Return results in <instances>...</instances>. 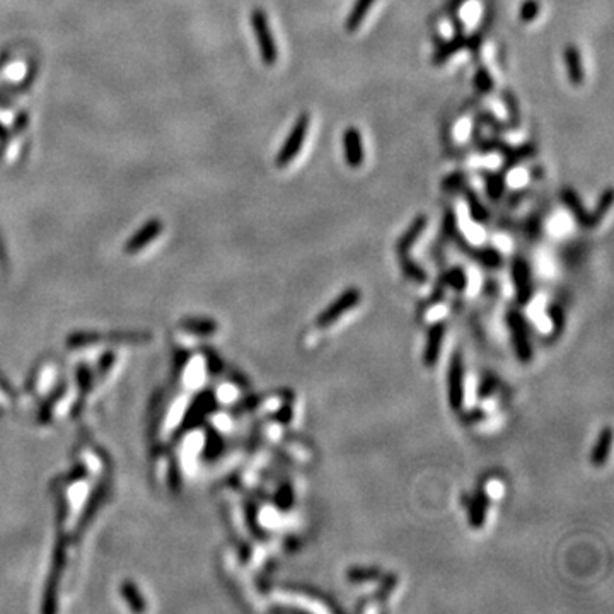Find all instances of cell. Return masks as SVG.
Returning a JSON list of instances; mask_svg holds the SVG:
<instances>
[{"label": "cell", "instance_id": "17", "mask_svg": "<svg viewBox=\"0 0 614 614\" xmlns=\"http://www.w3.org/2000/svg\"><path fill=\"white\" fill-rule=\"evenodd\" d=\"M611 428H604V430L599 434L597 439V444L594 445V450H592V464L594 466H602L606 463L609 456V449H611Z\"/></svg>", "mask_w": 614, "mask_h": 614}, {"label": "cell", "instance_id": "18", "mask_svg": "<svg viewBox=\"0 0 614 614\" xmlns=\"http://www.w3.org/2000/svg\"><path fill=\"white\" fill-rule=\"evenodd\" d=\"M483 181H485V190L492 200H500L505 193V180L500 173L492 171H483Z\"/></svg>", "mask_w": 614, "mask_h": 614}, {"label": "cell", "instance_id": "1", "mask_svg": "<svg viewBox=\"0 0 614 614\" xmlns=\"http://www.w3.org/2000/svg\"><path fill=\"white\" fill-rule=\"evenodd\" d=\"M251 28L254 38H256L258 50H260L261 61L267 67H274L278 61V46L274 32H271L270 23H268L267 12L260 7H256L251 12Z\"/></svg>", "mask_w": 614, "mask_h": 614}, {"label": "cell", "instance_id": "24", "mask_svg": "<svg viewBox=\"0 0 614 614\" xmlns=\"http://www.w3.org/2000/svg\"><path fill=\"white\" fill-rule=\"evenodd\" d=\"M539 10L541 6L537 0H524V2L521 3V7H519V19L526 24L533 23V21H536L537 16H539Z\"/></svg>", "mask_w": 614, "mask_h": 614}, {"label": "cell", "instance_id": "20", "mask_svg": "<svg viewBox=\"0 0 614 614\" xmlns=\"http://www.w3.org/2000/svg\"><path fill=\"white\" fill-rule=\"evenodd\" d=\"M611 205H613V190L611 188H606V190L601 193V196H599L597 203H595V209L591 212L594 225H597L602 219H604V215L609 212Z\"/></svg>", "mask_w": 614, "mask_h": 614}, {"label": "cell", "instance_id": "26", "mask_svg": "<svg viewBox=\"0 0 614 614\" xmlns=\"http://www.w3.org/2000/svg\"><path fill=\"white\" fill-rule=\"evenodd\" d=\"M466 184H468L466 174H463V173L449 174V176H445V180L442 181V188H444V190H447V191H459V190H463Z\"/></svg>", "mask_w": 614, "mask_h": 614}, {"label": "cell", "instance_id": "27", "mask_svg": "<svg viewBox=\"0 0 614 614\" xmlns=\"http://www.w3.org/2000/svg\"><path fill=\"white\" fill-rule=\"evenodd\" d=\"M381 573L377 570L372 568H354L348 572V579L352 582H367V580H376L379 579Z\"/></svg>", "mask_w": 614, "mask_h": 614}, {"label": "cell", "instance_id": "7", "mask_svg": "<svg viewBox=\"0 0 614 614\" xmlns=\"http://www.w3.org/2000/svg\"><path fill=\"white\" fill-rule=\"evenodd\" d=\"M343 155L348 168L358 169L363 164L365 152H363L362 133L357 126H348L343 133Z\"/></svg>", "mask_w": 614, "mask_h": 614}, {"label": "cell", "instance_id": "5", "mask_svg": "<svg viewBox=\"0 0 614 614\" xmlns=\"http://www.w3.org/2000/svg\"><path fill=\"white\" fill-rule=\"evenodd\" d=\"M358 303H361V292H358V289L345 290L335 303L329 304V306L319 314L318 326H323V328H325V326L333 325V323L338 321L341 316H345L354 307H357Z\"/></svg>", "mask_w": 614, "mask_h": 614}, {"label": "cell", "instance_id": "29", "mask_svg": "<svg viewBox=\"0 0 614 614\" xmlns=\"http://www.w3.org/2000/svg\"><path fill=\"white\" fill-rule=\"evenodd\" d=\"M444 278L449 285L456 287V289L459 290L466 289V275H464V271L461 270V268H454V270L449 271Z\"/></svg>", "mask_w": 614, "mask_h": 614}, {"label": "cell", "instance_id": "14", "mask_svg": "<svg viewBox=\"0 0 614 614\" xmlns=\"http://www.w3.org/2000/svg\"><path fill=\"white\" fill-rule=\"evenodd\" d=\"M374 3H376V0H355L350 12H348L347 21H345V28H347L348 32L358 31V28L362 26Z\"/></svg>", "mask_w": 614, "mask_h": 614}, {"label": "cell", "instance_id": "16", "mask_svg": "<svg viewBox=\"0 0 614 614\" xmlns=\"http://www.w3.org/2000/svg\"><path fill=\"white\" fill-rule=\"evenodd\" d=\"M463 249H466L478 263H481L486 268H499L502 265V254L497 251L495 248H468V242H463Z\"/></svg>", "mask_w": 614, "mask_h": 614}, {"label": "cell", "instance_id": "11", "mask_svg": "<svg viewBox=\"0 0 614 614\" xmlns=\"http://www.w3.org/2000/svg\"><path fill=\"white\" fill-rule=\"evenodd\" d=\"M161 231H162L161 220H157V219L148 220V222L145 224L144 227H142L140 231L137 232V234L133 236L128 242H126L125 251L128 254L142 251V249H144L148 242H152L159 234H161Z\"/></svg>", "mask_w": 614, "mask_h": 614}, {"label": "cell", "instance_id": "4", "mask_svg": "<svg viewBox=\"0 0 614 614\" xmlns=\"http://www.w3.org/2000/svg\"><path fill=\"white\" fill-rule=\"evenodd\" d=\"M447 394L449 405L454 412H461L464 405V365L459 354H454L447 372Z\"/></svg>", "mask_w": 614, "mask_h": 614}, {"label": "cell", "instance_id": "21", "mask_svg": "<svg viewBox=\"0 0 614 614\" xmlns=\"http://www.w3.org/2000/svg\"><path fill=\"white\" fill-rule=\"evenodd\" d=\"M473 86L479 94H490L493 90V87H495V82H493V75L490 74V70L485 67V65H481V67L476 68V72L473 75Z\"/></svg>", "mask_w": 614, "mask_h": 614}, {"label": "cell", "instance_id": "2", "mask_svg": "<svg viewBox=\"0 0 614 614\" xmlns=\"http://www.w3.org/2000/svg\"><path fill=\"white\" fill-rule=\"evenodd\" d=\"M309 125H311V116H309V113H300V115L297 116L290 133L287 135L285 142H283L282 147H280L277 159H275V164H277L278 168H287V166L300 154L304 144H306Z\"/></svg>", "mask_w": 614, "mask_h": 614}, {"label": "cell", "instance_id": "8", "mask_svg": "<svg viewBox=\"0 0 614 614\" xmlns=\"http://www.w3.org/2000/svg\"><path fill=\"white\" fill-rule=\"evenodd\" d=\"M559 198H562V202L565 203L566 209L572 212L573 219L582 225V227H588V229L594 227L591 212H588L586 207H584L582 200H580L579 193H577L573 188H568V186L562 188V191H559Z\"/></svg>", "mask_w": 614, "mask_h": 614}, {"label": "cell", "instance_id": "15", "mask_svg": "<svg viewBox=\"0 0 614 614\" xmlns=\"http://www.w3.org/2000/svg\"><path fill=\"white\" fill-rule=\"evenodd\" d=\"M461 191H463L464 198H466V202H468V209H470L471 219H473L474 222H478V224L488 222V219H490L488 209H486V207L483 205L481 198H479L478 193H476L473 188L468 186V184H466V186H464Z\"/></svg>", "mask_w": 614, "mask_h": 614}, {"label": "cell", "instance_id": "9", "mask_svg": "<svg viewBox=\"0 0 614 614\" xmlns=\"http://www.w3.org/2000/svg\"><path fill=\"white\" fill-rule=\"evenodd\" d=\"M563 60H565L566 67V77H568L570 84L572 86H582L586 74H584V65H582V55H580V50L575 45H566L563 50Z\"/></svg>", "mask_w": 614, "mask_h": 614}, {"label": "cell", "instance_id": "3", "mask_svg": "<svg viewBox=\"0 0 614 614\" xmlns=\"http://www.w3.org/2000/svg\"><path fill=\"white\" fill-rule=\"evenodd\" d=\"M507 323L508 328H510L512 345H514V350L515 355H517L519 362L522 363L530 362V358H533V348H530L528 326H526L524 319H522V316L519 314L517 311H508Z\"/></svg>", "mask_w": 614, "mask_h": 614}, {"label": "cell", "instance_id": "25", "mask_svg": "<svg viewBox=\"0 0 614 614\" xmlns=\"http://www.w3.org/2000/svg\"><path fill=\"white\" fill-rule=\"evenodd\" d=\"M503 103L505 106L508 108V119H510V125L517 126V122H521L517 97H515L514 93H510V90H503Z\"/></svg>", "mask_w": 614, "mask_h": 614}, {"label": "cell", "instance_id": "32", "mask_svg": "<svg viewBox=\"0 0 614 614\" xmlns=\"http://www.w3.org/2000/svg\"><path fill=\"white\" fill-rule=\"evenodd\" d=\"M29 119V115H26V113H21L19 115V118H17V125L14 126V132H19V130H23L24 126H26V122Z\"/></svg>", "mask_w": 614, "mask_h": 614}, {"label": "cell", "instance_id": "6", "mask_svg": "<svg viewBox=\"0 0 614 614\" xmlns=\"http://www.w3.org/2000/svg\"><path fill=\"white\" fill-rule=\"evenodd\" d=\"M512 282L515 287V299L519 306H526L534 294L533 278H530V267L524 258H515L512 263Z\"/></svg>", "mask_w": 614, "mask_h": 614}, {"label": "cell", "instance_id": "31", "mask_svg": "<svg viewBox=\"0 0 614 614\" xmlns=\"http://www.w3.org/2000/svg\"><path fill=\"white\" fill-rule=\"evenodd\" d=\"M493 390H495V381H490V379H486L485 383H483V386H481V390H479V394H481V398H488V394L490 392H492Z\"/></svg>", "mask_w": 614, "mask_h": 614}, {"label": "cell", "instance_id": "33", "mask_svg": "<svg viewBox=\"0 0 614 614\" xmlns=\"http://www.w3.org/2000/svg\"><path fill=\"white\" fill-rule=\"evenodd\" d=\"M0 140H2V142L9 140V132H7V130L3 128L2 125H0Z\"/></svg>", "mask_w": 614, "mask_h": 614}, {"label": "cell", "instance_id": "28", "mask_svg": "<svg viewBox=\"0 0 614 614\" xmlns=\"http://www.w3.org/2000/svg\"><path fill=\"white\" fill-rule=\"evenodd\" d=\"M442 232H444L445 238H452L457 232V217L454 210H447L444 215V224H442Z\"/></svg>", "mask_w": 614, "mask_h": 614}, {"label": "cell", "instance_id": "34", "mask_svg": "<svg viewBox=\"0 0 614 614\" xmlns=\"http://www.w3.org/2000/svg\"><path fill=\"white\" fill-rule=\"evenodd\" d=\"M559 312H562V311H559ZM559 312H558V309H553V311H551V316H553V318H558ZM555 326H557V328H558V326H562V325H558V321H557V323H555Z\"/></svg>", "mask_w": 614, "mask_h": 614}, {"label": "cell", "instance_id": "22", "mask_svg": "<svg viewBox=\"0 0 614 614\" xmlns=\"http://www.w3.org/2000/svg\"><path fill=\"white\" fill-rule=\"evenodd\" d=\"M401 270L403 274H405L410 280H413V282L421 283L427 280V271H425L419 263H415L412 258H408V254H403L401 256Z\"/></svg>", "mask_w": 614, "mask_h": 614}, {"label": "cell", "instance_id": "10", "mask_svg": "<svg viewBox=\"0 0 614 614\" xmlns=\"http://www.w3.org/2000/svg\"><path fill=\"white\" fill-rule=\"evenodd\" d=\"M444 335H445V323L444 321L435 323V325L430 328V332H428V341H427V347H425V354H423V362L427 367H434L435 363H437L439 357H441Z\"/></svg>", "mask_w": 614, "mask_h": 614}, {"label": "cell", "instance_id": "12", "mask_svg": "<svg viewBox=\"0 0 614 614\" xmlns=\"http://www.w3.org/2000/svg\"><path fill=\"white\" fill-rule=\"evenodd\" d=\"M427 224H428L427 215H419L415 220H413L412 225L405 231V234H403L401 238L398 239V242H396V251H398L399 256L408 254L410 249L413 248V244L419 241L420 236L423 234V231L427 229Z\"/></svg>", "mask_w": 614, "mask_h": 614}, {"label": "cell", "instance_id": "30", "mask_svg": "<svg viewBox=\"0 0 614 614\" xmlns=\"http://www.w3.org/2000/svg\"><path fill=\"white\" fill-rule=\"evenodd\" d=\"M464 2H466V0H449L445 6V12L449 14V16H454V14H457V10L461 9V6H463Z\"/></svg>", "mask_w": 614, "mask_h": 614}, {"label": "cell", "instance_id": "23", "mask_svg": "<svg viewBox=\"0 0 614 614\" xmlns=\"http://www.w3.org/2000/svg\"><path fill=\"white\" fill-rule=\"evenodd\" d=\"M534 154H536V148H534V145H530V144H524V145H521L519 148L508 151L507 152V168L505 169L507 171L512 169L515 164H517V162L533 157Z\"/></svg>", "mask_w": 614, "mask_h": 614}, {"label": "cell", "instance_id": "13", "mask_svg": "<svg viewBox=\"0 0 614 614\" xmlns=\"http://www.w3.org/2000/svg\"><path fill=\"white\" fill-rule=\"evenodd\" d=\"M463 48H466V36H464V32H456L452 38L447 39V41L441 43V45L437 46L434 57H432V64L444 65L449 58H452Z\"/></svg>", "mask_w": 614, "mask_h": 614}, {"label": "cell", "instance_id": "19", "mask_svg": "<svg viewBox=\"0 0 614 614\" xmlns=\"http://www.w3.org/2000/svg\"><path fill=\"white\" fill-rule=\"evenodd\" d=\"M486 507H488V500H486V497L483 493H478L470 507V522L473 528H481L485 524Z\"/></svg>", "mask_w": 614, "mask_h": 614}]
</instances>
